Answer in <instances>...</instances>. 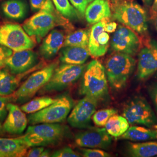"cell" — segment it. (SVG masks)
<instances>
[{
    "label": "cell",
    "instance_id": "obj_30",
    "mask_svg": "<svg viewBox=\"0 0 157 157\" xmlns=\"http://www.w3.org/2000/svg\"><path fill=\"white\" fill-rule=\"evenodd\" d=\"M116 113L117 111L112 108L101 109L94 113L92 117V119L97 126L104 127L107 124L109 118Z\"/></svg>",
    "mask_w": 157,
    "mask_h": 157
},
{
    "label": "cell",
    "instance_id": "obj_27",
    "mask_svg": "<svg viewBox=\"0 0 157 157\" xmlns=\"http://www.w3.org/2000/svg\"><path fill=\"white\" fill-rule=\"evenodd\" d=\"M90 34V30L87 29H80L71 33L65 37L63 47L67 46L88 47Z\"/></svg>",
    "mask_w": 157,
    "mask_h": 157
},
{
    "label": "cell",
    "instance_id": "obj_16",
    "mask_svg": "<svg viewBox=\"0 0 157 157\" xmlns=\"http://www.w3.org/2000/svg\"><path fill=\"white\" fill-rule=\"evenodd\" d=\"M8 115L3 124L4 132L12 135L23 133L27 127L28 119L25 113L17 105L8 103L6 105Z\"/></svg>",
    "mask_w": 157,
    "mask_h": 157
},
{
    "label": "cell",
    "instance_id": "obj_31",
    "mask_svg": "<svg viewBox=\"0 0 157 157\" xmlns=\"http://www.w3.org/2000/svg\"><path fill=\"white\" fill-rule=\"evenodd\" d=\"M80 151L84 157H110L109 154L107 152L104 151L97 148L91 149V148H86L82 147Z\"/></svg>",
    "mask_w": 157,
    "mask_h": 157
},
{
    "label": "cell",
    "instance_id": "obj_8",
    "mask_svg": "<svg viewBox=\"0 0 157 157\" xmlns=\"http://www.w3.org/2000/svg\"><path fill=\"white\" fill-rule=\"evenodd\" d=\"M123 116L129 124L157 128V117L149 103L142 96H136L124 107Z\"/></svg>",
    "mask_w": 157,
    "mask_h": 157
},
{
    "label": "cell",
    "instance_id": "obj_47",
    "mask_svg": "<svg viewBox=\"0 0 157 157\" xmlns=\"http://www.w3.org/2000/svg\"><path fill=\"white\" fill-rule=\"evenodd\" d=\"M156 78H157V73H156Z\"/></svg>",
    "mask_w": 157,
    "mask_h": 157
},
{
    "label": "cell",
    "instance_id": "obj_35",
    "mask_svg": "<svg viewBox=\"0 0 157 157\" xmlns=\"http://www.w3.org/2000/svg\"><path fill=\"white\" fill-rule=\"evenodd\" d=\"M11 98H9L8 96H1L0 95V119L3 121L6 118V113L8 112L6 105L9 103Z\"/></svg>",
    "mask_w": 157,
    "mask_h": 157
},
{
    "label": "cell",
    "instance_id": "obj_40",
    "mask_svg": "<svg viewBox=\"0 0 157 157\" xmlns=\"http://www.w3.org/2000/svg\"><path fill=\"white\" fill-rule=\"evenodd\" d=\"M157 13V0H154L150 10V16L152 17Z\"/></svg>",
    "mask_w": 157,
    "mask_h": 157
},
{
    "label": "cell",
    "instance_id": "obj_11",
    "mask_svg": "<svg viewBox=\"0 0 157 157\" xmlns=\"http://www.w3.org/2000/svg\"><path fill=\"white\" fill-rule=\"evenodd\" d=\"M140 40L135 31L124 26H119L113 34L111 47L117 52L135 56L140 47Z\"/></svg>",
    "mask_w": 157,
    "mask_h": 157
},
{
    "label": "cell",
    "instance_id": "obj_28",
    "mask_svg": "<svg viewBox=\"0 0 157 157\" xmlns=\"http://www.w3.org/2000/svg\"><path fill=\"white\" fill-rule=\"evenodd\" d=\"M56 99L50 97H40L34 98L21 107L23 111L27 113L38 112L51 104Z\"/></svg>",
    "mask_w": 157,
    "mask_h": 157
},
{
    "label": "cell",
    "instance_id": "obj_26",
    "mask_svg": "<svg viewBox=\"0 0 157 157\" xmlns=\"http://www.w3.org/2000/svg\"><path fill=\"white\" fill-rule=\"evenodd\" d=\"M108 133L113 137H119L129 129V123L124 116L113 115L105 126Z\"/></svg>",
    "mask_w": 157,
    "mask_h": 157
},
{
    "label": "cell",
    "instance_id": "obj_33",
    "mask_svg": "<svg viewBox=\"0 0 157 157\" xmlns=\"http://www.w3.org/2000/svg\"><path fill=\"white\" fill-rule=\"evenodd\" d=\"M13 51L0 44V68L5 67L6 61L13 54Z\"/></svg>",
    "mask_w": 157,
    "mask_h": 157
},
{
    "label": "cell",
    "instance_id": "obj_37",
    "mask_svg": "<svg viewBox=\"0 0 157 157\" xmlns=\"http://www.w3.org/2000/svg\"><path fill=\"white\" fill-rule=\"evenodd\" d=\"M47 0H29L32 11L37 12L45 4Z\"/></svg>",
    "mask_w": 157,
    "mask_h": 157
},
{
    "label": "cell",
    "instance_id": "obj_41",
    "mask_svg": "<svg viewBox=\"0 0 157 157\" xmlns=\"http://www.w3.org/2000/svg\"><path fill=\"white\" fill-rule=\"evenodd\" d=\"M151 20L153 23V25L157 31V13L151 17Z\"/></svg>",
    "mask_w": 157,
    "mask_h": 157
},
{
    "label": "cell",
    "instance_id": "obj_7",
    "mask_svg": "<svg viewBox=\"0 0 157 157\" xmlns=\"http://www.w3.org/2000/svg\"><path fill=\"white\" fill-rule=\"evenodd\" d=\"M57 67L58 63H51L32 74L13 93V100L22 102L30 99L48 82Z\"/></svg>",
    "mask_w": 157,
    "mask_h": 157
},
{
    "label": "cell",
    "instance_id": "obj_43",
    "mask_svg": "<svg viewBox=\"0 0 157 157\" xmlns=\"http://www.w3.org/2000/svg\"><path fill=\"white\" fill-rule=\"evenodd\" d=\"M153 0H142L143 3L147 6H150L152 4Z\"/></svg>",
    "mask_w": 157,
    "mask_h": 157
},
{
    "label": "cell",
    "instance_id": "obj_9",
    "mask_svg": "<svg viewBox=\"0 0 157 157\" xmlns=\"http://www.w3.org/2000/svg\"><path fill=\"white\" fill-rule=\"evenodd\" d=\"M0 44L13 51L32 50L35 41L23 27L15 23H6L0 26Z\"/></svg>",
    "mask_w": 157,
    "mask_h": 157
},
{
    "label": "cell",
    "instance_id": "obj_19",
    "mask_svg": "<svg viewBox=\"0 0 157 157\" xmlns=\"http://www.w3.org/2000/svg\"><path fill=\"white\" fill-rule=\"evenodd\" d=\"M85 17L90 24H95L111 16L110 6L107 0H94L85 11Z\"/></svg>",
    "mask_w": 157,
    "mask_h": 157
},
{
    "label": "cell",
    "instance_id": "obj_13",
    "mask_svg": "<svg viewBox=\"0 0 157 157\" xmlns=\"http://www.w3.org/2000/svg\"><path fill=\"white\" fill-rule=\"evenodd\" d=\"M137 76L145 80L157 72V41L148 40L139 53Z\"/></svg>",
    "mask_w": 157,
    "mask_h": 157
},
{
    "label": "cell",
    "instance_id": "obj_20",
    "mask_svg": "<svg viewBox=\"0 0 157 157\" xmlns=\"http://www.w3.org/2000/svg\"><path fill=\"white\" fill-rule=\"evenodd\" d=\"M90 56L87 47H64L60 53L59 60L62 63L83 65Z\"/></svg>",
    "mask_w": 157,
    "mask_h": 157
},
{
    "label": "cell",
    "instance_id": "obj_23",
    "mask_svg": "<svg viewBox=\"0 0 157 157\" xmlns=\"http://www.w3.org/2000/svg\"><path fill=\"white\" fill-rule=\"evenodd\" d=\"M22 77V74L15 76L6 69L0 70V95H12L17 90L20 80Z\"/></svg>",
    "mask_w": 157,
    "mask_h": 157
},
{
    "label": "cell",
    "instance_id": "obj_34",
    "mask_svg": "<svg viewBox=\"0 0 157 157\" xmlns=\"http://www.w3.org/2000/svg\"><path fill=\"white\" fill-rule=\"evenodd\" d=\"M72 5L76 9L81 16H83L88 4L87 0H69Z\"/></svg>",
    "mask_w": 157,
    "mask_h": 157
},
{
    "label": "cell",
    "instance_id": "obj_2",
    "mask_svg": "<svg viewBox=\"0 0 157 157\" xmlns=\"http://www.w3.org/2000/svg\"><path fill=\"white\" fill-rule=\"evenodd\" d=\"M79 92L82 95L90 96L97 100L108 94V78L105 68L101 62L93 60L87 65L82 75Z\"/></svg>",
    "mask_w": 157,
    "mask_h": 157
},
{
    "label": "cell",
    "instance_id": "obj_10",
    "mask_svg": "<svg viewBox=\"0 0 157 157\" xmlns=\"http://www.w3.org/2000/svg\"><path fill=\"white\" fill-rule=\"evenodd\" d=\"M86 69L83 65L63 63L57 67L48 82L43 88L44 92L63 90L82 76Z\"/></svg>",
    "mask_w": 157,
    "mask_h": 157
},
{
    "label": "cell",
    "instance_id": "obj_38",
    "mask_svg": "<svg viewBox=\"0 0 157 157\" xmlns=\"http://www.w3.org/2000/svg\"><path fill=\"white\" fill-rule=\"evenodd\" d=\"M44 150L43 147H34V148L30 149L26 153V157H39L41 156V153Z\"/></svg>",
    "mask_w": 157,
    "mask_h": 157
},
{
    "label": "cell",
    "instance_id": "obj_32",
    "mask_svg": "<svg viewBox=\"0 0 157 157\" xmlns=\"http://www.w3.org/2000/svg\"><path fill=\"white\" fill-rule=\"evenodd\" d=\"M51 157H78L80 155L69 147H64L54 152Z\"/></svg>",
    "mask_w": 157,
    "mask_h": 157
},
{
    "label": "cell",
    "instance_id": "obj_39",
    "mask_svg": "<svg viewBox=\"0 0 157 157\" xmlns=\"http://www.w3.org/2000/svg\"><path fill=\"white\" fill-rule=\"evenodd\" d=\"M117 28V23L115 22H110L105 24V31L107 33H113Z\"/></svg>",
    "mask_w": 157,
    "mask_h": 157
},
{
    "label": "cell",
    "instance_id": "obj_18",
    "mask_svg": "<svg viewBox=\"0 0 157 157\" xmlns=\"http://www.w3.org/2000/svg\"><path fill=\"white\" fill-rule=\"evenodd\" d=\"M29 148L22 136L0 138V157H24Z\"/></svg>",
    "mask_w": 157,
    "mask_h": 157
},
{
    "label": "cell",
    "instance_id": "obj_46",
    "mask_svg": "<svg viewBox=\"0 0 157 157\" xmlns=\"http://www.w3.org/2000/svg\"><path fill=\"white\" fill-rule=\"evenodd\" d=\"M1 128V121H0V129Z\"/></svg>",
    "mask_w": 157,
    "mask_h": 157
},
{
    "label": "cell",
    "instance_id": "obj_36",
    "mask_svg": "<svg viewBox=\"0 0 157 157\" xmlns=\"http://www.w3.org/2000/svg\"><path fill=\"white\" fill-rule=\"evenodd\" d=\"M148 91L155 107L157 115V82L150 84L148 88Z\"/></svg>",
    "mask_w": 157,
    "mask_h": 157
},
{
    "label": "cell",
    "instance_id": "obj_3",
    "mask_svg": "<svg viewBox=\"0 0 157 157\" xmlns=\"http://www.w3.org/2000/svg\"><path fill=\"white\" fill-rule=\"evenodd\" d=\"M136 61L132 56L117 52L106 62L105 71L111 87L115 90L124 88L135 70Z\"/></svg>",
    "mask_w": 157,
    "mask_h": 157
},
{
    "label": "cell",
    "instance_id": "obj_6",
    "mask_svg": "<svg viewBox=\"0 0 157 157\" xmlns=\"http://www.w3.org/2000/svg\"><path fill=\"white\" fill-rule=\"evenodd\" d=\"M73 106V100L69 95H61L48 107L38 112L30 113L28 118L29 123L36 124L62 122L67 118Z\"/></svg>",
    "mask_w": 157,
    "mask_h": 157
},
{
    "label": "cell",
    "instance_id": "obj_21",
    "mask_svg": "<svg viewBox=\"0 0 157 157\" xmlns=\"http://www.w3.org/2000/svg\"><path fill=\"white\" fill-rule=\"evenodd\" d=\"M121 139L132 141L157 140V128L133 126L130 127Z\"/></svg>",
    "mask_w": 157,
    "mask_h": 157
},
{
    "label": "cell",
    "instance_id": "obj_5",
    "mask_svg": "<svg viewBox=\"0 0 157 157\" xmlns=\"http://www.w3.org/2000/svg\"><path fill=\"white\" fill-rule=\"evenodd\" d=\"M113 17L138 33L144 35L148 32L146 10L140 5L122 1L113 6Z\"/></svg>",
    "mask_w": 157,
    "mask_h": 157
},
{
    "label": "cell",
    "instance_id": "obj_4",
    "mask_svg": "<svg viewBox=\"0 0 157 157\" xmlns=\"http://www.w3.org/2000/svg\"><path fill=\"white\" fill-rule=\"evenodd\" d=\"M66 128L58 124H40L29 126L23 139L30 147L56 144L66 135Z\"/></svg>",
    "mask_w": 157,
    "mask_h": 157
},
{
    "label": "cell",
    "instance_id": "obj_24",
    "mask_svg": "<svg viewBox=\"0 0 157 157\" xmlns=\"http://www.w3.org/2000/svg\"><path fill=\"white\" fill-rule=\"evenodd\" d=\"M129 155L134 157L157 156V141H147L128 144Z\"/></svg>",
    "mask_w": 157,
    "mask_h": 157
},
{
    "label": "cell",
    "instance_id": "obj_15",
    "mask_svg": "<svg viewBox=\"0 0 157 157\" xmlns=\"http://www.w3.org/2000/svg\"><path fill=\"white\" fill-rule=\"evenodd\" d=\"M75 144L80 147L105 149L111 146V136L105 128H92L76 136Z\"/></svg>",
    "mask_w": 157,
    "mask_h": 157
},
{
    "label": "cell",
    "instance_id": "obj_42",
    "mask_svg": "<svg viewBox=\"0 0 157 157\" xmlns=\"http://www.w3.org/2000/svg\"><path fill=\"white\" fill-rule=\"evenodd\" d=\"M50 152L48 150H44L41 154L40 157H50Z\"/></svg>",
    "mask_w": 157,
    "mask_h": 157
},
{
    "label": "cell",
    "instance_id": "obj_17",
    "mask_svg": "<svg viewBox=\"0 0 157 157\" xmlns=\"http://www.w3.org/2000/svg\"><path fill=\"white\" fill-rule=\"evenodd\" d=\"M65 36L62 31L54 29L48 34L40 45V54L46 60H50L63 47Z\"/></svg>",
    "mask_w": 157,
    "mask_h": 157
},
{
    "label": "cell",
    "instance_id": "obj_14",
    "mask_svg": "<svg viewBox=\"0 0 157 157\" xmlns=\"http://www.w3.org/2000/svg\"><path fill=\"white\" fill-rule=\"evenodd\" d=\"M37 63L38 56L32 50L14 51L6 60L5 67L10 73L17 75L31 71Z\"/></svg>",
    "mask_w": 157,
    "mask_h": 157
},
{
    "label": "cell",
    "instance_id": "obj_22",
    "mask_svg": "<svg viewBox=\"0 0 157 157\" xmlns=\"http://www.w3.org/2000/svg\"><path fill=\"white\" fill-rule=\"evenodd\" d=\"M1 11L6 17L14 21H20L27 15L28 8L23 0H6L1 6Z\"/></svg>",
    "mask_w": 157,
    "mask_h": 157
},
{
    "label": "cell",
    "instance_id": "obj_12",
    "mask_svg": "<svg viewBox=\"0 0 157 157\" xmlns=\"http://www.w3.org/2000/svg\"><path fill=\"white\" fill-rule=\"evenodd\" d=\"M98 100L84 96L73 107L67 118L69 124L75 128L83 129L89 126L92 117L96 112Z\"/></svg>",
    "mask_w": 157,
    "mask_h": 157
},
{
    "label": "cell",
    "instance_id": "obj_44",
    "mask_svg": "<svg viewBox=\"0 0 157 157\" xmlns=\"http://www.w3.org/2000/svg\"><path fill=\"white\" fill-rule=\"evenodd\" d=\"M111 1L112 4H113V6H115L116 4H119V3L121 2H122L123 0H111Z\"/></svg>",
    "mask_w": 157,
    "mask_h": 157
},
{
    "label": "cell",
    "instance_id": "obj_45",
    "mask_svg": "<svg viewBox=\"0 0 157 157\" xmlns=\"http://www.w3.org/2000/svg\"><path fill=\"white\" fill-rule=\"evenodd\" d=\"M87 1H88V2H91V1H94V0H87Z\"/></svg>",
    "mask_w": 157,
    "mask_h": 157
},
{
    "label": "cell",
    "instance_id": "obj_29",
    "mask_svg": "<svg viewBox=\"0 0 157 157\" xmlns=\"http://www.w3.org/2000/svg\"><path fill=\"white\" fill-rule=\"evenodd\" d=\"M56 10L67 19L76 20L79 18V13L69 0H52Z\"/></svg>",
    "mask_w": 157,
    "mask_h": 157
},
{
    "label": "cell",
    "instance_id": "obj_25",
    "mask_svg": "<svg viewBox=\"0 0 157 157\" xmlns=\"http://www.w3.org/2000/svg\"><path fill=\"white\" fill-rule=\"evenodd\" d=\"M105 23L100 22L94 24L90 31L89 44L93 48H100L101 47L108 48L109 36L105 31Z\"/></svg>",
    "mask_w": 157,
    "mask_h": 157
},
{
    "label": "cell",
    "instance_id": "obj_1",
    "mask_svg": "<svg viewBox=\"0 0 157 157\" xmlns=\"http://www.w3.org/2000/svg\"><path fill=\"white\" fill-rule=\"evenodd\" d=\"M67 24V18L56 10L52 0H47L39 11L25 22L23 28L30 37L40 43L53 29Z\"/></svg>",
    "mask_w": 157,
    "mask_h": 157
}]
</instances>
